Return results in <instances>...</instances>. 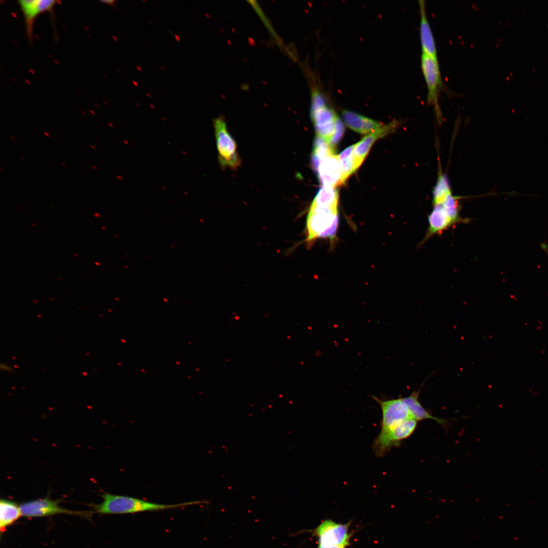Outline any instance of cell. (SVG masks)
<instances>
[{"instance_id": "1", "label": "cell", "mask_w": 548, "mask_h": 548, "mask_svg": "<svg viewBox=\"0 0 548 548\" xmlns=\"http://www.w3.org/2000/svg\"><path fill=\"white\" fill-rule=\"evenodd\" d=\"M102 501L93 505L96 513L101 515L127 514L145 511L167 510L182 506L203 503L196 501L178 504H164L147 501L139 498L104 493L101 495Z\"/></svg>"}, {"instance_id": "2", "label": "cell", "mask_w": 548, "mask_h": 548, "mask_svg": "<svg viewBox=\"0 0 548 548\" xmlns=\"http://www.w3.org/2000/svg\"><path fill=\"white\" fill-rule=\"evenodd\" d=\"M338 224V209L311 204L305 222V244L310 248L320 238L333 241L336 238Z\"/></svg>"}, {"instance_id": "3", "label": "cell", "mask_w": 548, "mask_h": 548, "mask_svg": "<svg viewBox=\"0 0 548 548\" xmlns=\"http://www.w3.org/2000/svg\"><path fill=\"white\" fill-rule=\"evenodd\" d=\"M459 197L452 193L440 202L433 205V208L428 217V227L419 246H422L434 235L441 234L444 231L460 223H466L468 219L460 215Z\"/></svg>"}, {"instance_id": "4", "label": "cell", "mask_w": 548, "mask_h": 548, "mask_svg": "<svg viewBox=\"0 0 548 548\" xmlns=\"http://www.w3.org/2000/svg\"><path fill=\"white\" fill-rule=\"evenodd\" d=\"M311 116L317 136L329 144L334 134L338 116L328 105L324 94L316 87H313L311 92Z\"/></svg>"}, {"instance_id": "5", "label": "cell", "mask_w": 548, "mask_h": 548, "mask_svg": "<svg viewBox=\"0 0 548 548\" xmlns=\"http://www.w3.org/2000/svg\"><path fill=\"white\" fill-rule=\"evenodd\" d=\"M421 67L427 88V102L433 106L435 115L439 121L442 119L438 101L443 87V81L438 58L422 53Z\"/></svg>"}, {"instance_id": "6", "label": "cell", "mask_w": 548, "mask_h": 548, "mask_svg": "<svg viewBox=\"0 0 548 548\" xmlns=\"http://www.w3.org/2000/svg\"><path fill=\"white\" fill-rule=\"evenodd\" d=\"M214 123L220 164L223 167L235 170L241 163L236 142L229 133L223 117L216 118Z\"/></svg>"}, {"instance_id": "7", "label": "cell", "mask_w": 548, "mask_h": 548, "mask_svg": "<svg viewBox=\"0 0 548 548\" xmlns=\"http://www.w3.org/2000/svg\"><path fill=\"white\" fill-rule=\"evenodd\" d=\"M350 525L349 522L341 524L327 519L313 530L312 533L317 537L318 545L346 548L350 544Z\"/></svg>"}, {"instance_id": "8", "label": "cell", "mask_w": 548, "mask_h": 548, "mask_svg": "<svg viewBox=\"0 0 548 548\" xmlns=\"http://www.w3.org/2000/svg\"><path fill=\"white\" fill-rule=\"evenodd\" d=\"M418 421L409 418L392 429L380 433L375 440L373 448L375 454L383 456L393 446L409 437L415 431Z\"/></svg>"}, {"instance_id": "9", "label": "cell", "mask_w": 548, "mask_h": 548, "mask_svg": "<svg viewBox=\"0 0 548 548\" xmlns=\"http://www.w3.org/2000/svg\"><path fill=\"white\" fill-rule=\"evenodd\" d=\"M374 398L379 403L382 413L380 433L389 431L404 421L413 418L402 397L386 400Z\"/></svg>"}, {"instance_id": "10", "label": "cell", "mask_w": 548, "mask_h": 548, "mask_svg": "<svg viewBox=\"0 0 548 548\" xmlns=\"http://www.w3.org/2000/svg\"><path fill=\"white\" fill-rule=\"evenodd\" d=\"M21 515L28 518L43 517L59 514L85 515L84 512L64 508L59 505V500L49 497L25 502L20 505Z\"/></svg>"}, {"instance_id": "11", "label": "cell", "mask_w": 548, "mask_h": 548, "mask_svg": "<svg viewBox=\"0 0 548 548\" xmlns=\"http://www.w3.org/2000/svg\"><path fill=\"white\" fill-rule=\"evenodd\" d=\"M55 0H19L18 1L24 18L26 35L29 41L33 36V22L39 15L51 12L57 3Z\"/></svg>"}, {"instance_id": "12", "label": "cell", "mask_w": 548, "mask_h": 548, "mask_svg": "<svg viewBox=\"0 0 548 548\" xmlns=\"http://www.w3.org/2000/svg\"><path fill=\"white\" fill-rule=\"evenodd\" d=\"M317 173L323 186L335 188L344 183L338 155L334 153L329 154L322 160Z\"/></svg>"}, {"instance_id": "13", "label": "cell", "mask_w": 548, "mask_h": 548, "mask_svg": "<svg viewBox=\"0 0 548 548\" xmlns=\"http://www.w3.org/2000/svg\"><path fill=\"white\" fill-rule=\"evenodd\" d=\"M418 3L420 15L419 37L422 53L438 58L434 37L427 15L425 1L419 0Z\"/></svg>"}, {"instance_id": "14", "label": "cell", "mask_w": 548, "mask_h": 548, "mask_svg": "<svg viewBox=\"0 0 548 548\" xmlns=\"http://www.w3.org/2000/svg\"><path fill=\"white\" fill-rule=\"evenodd\" d=\"M397 126L398 123L396 122L383 125L381 129L369 133L354 145L353 153L356 169L363 162L374 142L378 139L393 131Z\"/></svg>"}, {"instance_id": "15", "label": "cell", "mask_w": 548, "mask_h": 548, "mask_svg": "<svg viewBox=\"0 0 548 548\" xmlns=\"http://www.w3.org/2000/svg\"><path fill=\"white\" fill-rule=\"evenodd\" d=\"M342 115L345 123L351 129L362 134L374 132L383 126L378 122L350 111L344 110Z\"/></svg>"}, {"instance_id": "16", "label": "cell", "mask_w": 548, "mask_h": 548, "mask_svg": "<svg viewBox=\"0 0 548 548\" xmlns=\"http://www.w3.org/2000/svg\"><path fill=\"white\" fill-rule=\"evenodd\" d=\"M419 391H415L409 396L402 397L408 408L412 417L417 421L430 419L442 425H446L448 420L436 417L428 412L419 401Z\"/></svg>"}, {"instance_id": "17", "label": "cell", "mask_w": 548, "mask_h": 548, "mask_svg": "<svg viewBox=\"0 0 548 548\" xmlns=\"http://www.w3.org/2000/svg\"><path fill=\"white\" fill-rule=\"evenodd\" d=\"M22 516L20 506L15 502L4 499L0 500V530L4 532L6 528Z\"/></svg>"}, {"instance_id": "18", "label": "cell", "mask_w": 548, "mask_h": 548, "mask_svg": "<svg viewBox=\"0 0 548 548\" xmlns=\"http://www.w3.org/2000/svg\"><path fill=\"white\" fill-rule=\"evenodd\" d=\"M338 194L335 188L323 186L320 189L311 204L338 209Z\"/></svg>"}, {"instance_id": "19", "label": "cell", "mask_w": 548, "mask_h": 548, "mask_svg": "<svg viewBox=\"0 0 548 548\" xmlns=\"http://www.w3.org/2000/svg\"><path fill=\"white\" fill-rule=\"evenodd\" d=\"M332 153H333V148L326 141L317 136L314 141L312 157L313 169L317 172L322 160Z\"/></svg>"}, {"instance_id": "20", "label": "cell", "mask_w": 548, "mask_h": 548, "mask_svg": "<svg viewBox=\"0 0 548 548\" xmlns=\"http://www.w3.org/2000/svg\"><path fill=\"white\" fill-rule=\"evenodd\" d=\"M452 193L451 184L447 176L440 171L432 191V204L440 202Z\"/></svg>"}, {"instance_id": "21", "label": "cell", "mask_w": 548, "mask_h": 548, "mask_svg": "<svg viewBox=\"0 0 548 548\" xmlns=\"http://www.w3.org/2000/svg\"><path fill=\"white\" fill-rule=\"evenodd\" d=\"M354 147V145L348 147L338 155L344 183L349 176L356 170L353 153Z\"/></svg>"}, {"instance_id": "22", "label": "cell", "mask_w": 548, "mask_h": 548, "mask_svg": "<svg viewBox=\"0 0 548 548\" xmlns=\"http://www.w3.org/2000/svg\"><path fill=\"white\" fill-rule=\"evenodd\" d=\"M344 126L339 118H337L335 122V127L334 134L330 141L329 145L333 148L340 141L344 133Z\"/></svg>"}, {"instance_id": "23", "label": "cell", "mask_w": 548, "mask_h": 548, "mask_svg": "<svg viewBox=\"0 0 548 548\" xmlns=\"http://www.w3.org/2000/svg\"><path fill=\"white\" fill-rule=\"evenodd\" d=\"M1 369L5 371L11 372L13 370V369L9 365L4 364H1Z\"/></svg>"}, {"instance_id": "24", "label": "cell", "mask_w": 548, "mask_h": 548, "mask_svg": "<svg viewBox=\"0 0 548 548\" xmlns=\"http://www.w3.org/2000/svg\"><path fill=\"white\" fill-rule=\"evenodd\" d=\"M100 2L105 4L108 5L109 6L114 7L115 3L116 2V1L115 0L101 1Z\"/></svg>"}, {"instance_id": "25", "label": "cell", "mask_w": 548, "mask_h": 548, "mask_svg": "<svg viewBox=\"0 0 548 548\" xmlns=\"http://www.w3.org/2000/svg\"><path fill=\"white\" fill-rule=\"evenodd\" d=\"M317 548H344V547H338V546L327 547V546H324L321 545H318Z\"/></svg>"}, {"instance_id": "26", "label": "cell", "mask_w": 548, "mask_h": 548, "mask_svg": "<svg viewBox=\"0 0 548 548\" xmlns=\"http://www.w3.org/2000/svg\"><path fill=\"white\" fill-rule=\"evenodd\" d=\"M44 134H45V135H46V136H47V137H50V135H49V133H48V132H44Z\"/></svg>"}, {"instance_id": "27", "label": "cell", "mask_w": 548, "mask_h": 548, "mask_svg": "<svg viewBox=\"0 0 548 548\" xmlns=\"http://www.w3.org/2000/svg\"><path fill=\"white\" fill-rule=\"evenodd\" d=\"M93 216H94V217H99V214H98V213H95V214H94V215H93Z\"/></svg>"}, {"instance_id": "28", "label": "cell", "mask_w": 548, "mask_h": 548, "mask_svg": "<svg viewBox=\"0 0 548 548\" xmlns=\"http://www.w3.org/2000/svg\"><path fill=\"white\" fill-rule=\"evenodd\" d=\"M10 138H11L12 139H13V140H15V139L14 136H13V135H10Z\"/></svg>"}, {"instance_id": "29", "label": "cell", "mask_w": 548, "mask_h": 548, "mask_svg": "<svg viewBox=\"0 0 548 548\" xmlns=\"http://www.w3.org/2000/svg\"><path fill=\"white\" fill-rule=\"evenodd\" d=\"M90 147H91V148H92L93 149H94V150H95V147H94V146H93V145H90Z\"/></svg>"}, {"instance_id": "30", "label": "cell", "mask_w": 548, "mask_h": 548, "mask_svg": "<svg viewBox=\"0 0 548 548\" xmlns=\"http://www.w3.org/2000/svg\"><path fill=\"white\" fill-rule=\"evenodd\" d=\"M73 255H75V256L76 257H79V256L78 255V254H76V253H74V254H73Z\"/></svg>"}, {"instance_id": "31", "label": "cell", "mask_w": 548, "mask_h": 548, "mask_svg": "<svg viewBox=\"0 0 548 548\" xmlns=\"http://www.w3.org/2000/svg\"><path fill=\"white\" fill-rule=\"evenodd\" d=\"M19 158H20V159H21V160H22V161H24V159H23V158L22 157H19Z\"/></svg>"}, {"instance_id": "32", "label": "cell", "mask_w": 548, "mask_h": 548, "mask_svg": "<svg viewBox=\"0 0 548 548\" xmlns=\"http://www.w3.org/2000/svg\"><path fill=\"white\" fill-rule=\"evenodd\" d=\"M61 165H62V166H63V167H66V165H65L64 164H63V163H61Z\"/></svg>"}, {"instance_id": "33", "label": "cell", "mask_w": 548, "mask_h": 548, "mask_svg": "<svg viewBox=\"0 0 548 548\" xmlns=\"http://www.w3.org/2000/svg\"><path fill=\"white\" fill-rule=\"evenodd\" d=\"M95 264H96V265H99V263H98V262H95Z\"/></svg>"}, {"instance_id": "34", "label": "cell", "mask_w": 548, "mask_h": 548, "mask_svg": "<svg viewBox=\"0 0 548 548\" xmlns=\"http://www.w3.org/2000/svg\"><path fill=\"white\" fill-rule=\"evenodd\" d=\"M31 225H33V226L34 227H36V225L35 224H34L33 223H31Z\"/></svg>"}, {"instance_id": "35", "label": "cell", "mask_w": 548, "mask_h": 548, "mask_svg": "<svg viewBox=\"0 0 548 548\" xmlns=\"http://www.w3.org/2000/svg\"><path fill=\"white\" fill-rule=\"evenodd\" d=\"M92 167H93V168H94V169H97L96 167H95V166H93V165H92Z\"/></svg>"}, {"instance_id": "36", "label": "cell", "mask_w": 548, "mask_h": 548, "mask_svg": "<svg viewBox=\"0 0 548 548\" xmlns=\"http://www.w3.org/2000/svg\"><path fill=\"white\" fill-rule=\"evenodd\" d=\"M57 279H58L59 281H61V280L59 278H57Z\"/></svg>"}]
</instances>
